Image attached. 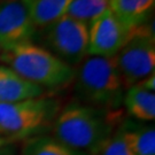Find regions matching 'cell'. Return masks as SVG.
<instances>
[{"label":"cell","instance_id":"obj_6","mask_svg":"<svg viewBox=\"0 0 155 155\" xmlns=\"http://www.w3.org/2000/svg\"><path fill=\"white\" fill-rule=\"evenodd\" d=\"M48 51L74 68L85 59L89 46V24L64 15L46 28Z\"/></svg>","mask_w":155,"mask_h":155},{"label":"cell","instance_id":"obj_8","mask_svg":"<svg viewBox=\"0 0 155 155\" xmlns=\"http://www.w3.org/2000/svg\"><path fill=\"white\" fill-rule=\"evenodd\" d=\"M25 0H0V48L31 43L36 35Z\"/></svg>","mask_w":155,"mask_h":155},{"label":"cell","instance_id":"obj_10","mask_svg":"<svg viewBox=\"0 0 155 155\" xmlns=\"http://www.w3.org/2000/svg\"><path fill=\"white\" fill-rule=\"evenodd\" d=\"M155 0H110L109 11L121 22L133 30L150 20Z\"/></svg>","mask_w":155,"mask_h":155},{"label":"cell","instance_id":"obj_7","mask_svg":"<svg viewBox=\"0 0 155 155\" xmlns=\"http://www.w3.org/2000/svg\"><path fill=\"white\" fill-rule=\"evenodd\" d=\"M132 30L127 28L109 8L89 23L87 54L114 58L127 43Z\"/></svg>","mask_w":155,"mask_h":155},{"label":"cell","instance_id":"obj_16","mask_svg":"<svg viewBox=\"0 0 155 155\" xmlns=\"http://www.w3.org/2000/svg\"><path fill=\"white\" fill-rule=\"evenodd\" d=\"M97 155H136L124 138L120 124Z\"/></svg>","mask_w":155,"mask_h":155},{"label":"cell","instance_id":"obj_15","mask_svg":"<svg viewBox=\"0 0 155 155\" xmlns=\"http://www.w3.org/2000/svg\"><path fill=\"white\" fill-rule=\"evenodd\" d=\"M109 1L110 0H74L67 15L89 24L109 8Z\"/></svg>","mask_w":155,"mask_h":155},{"label":"cell","instance_id":"obj_5","mask_svg":"<svg viewBox=\"0 0 155 155\" xmlns=\"http://www.w3.org/2000/svg\"><path fill=\"white\" fill-rule=\"evenodd\" d=\"M115 58L124 89L143 82L154 74V22L148 20L132 30V33Z\"/></svg>","mask_w":155,"mask_h":155},{"label":"cell","instance_id":"obj_19","mask_svg":"<svg viewBox=\"0 0 155 155\" xmlns=\"http://www.w3.org/2000/svg\"><path fill=\"white\" fill-rule=\"evenodd\" d=\"M0 53H1V48H0Z\"/></svg>","mask_w":155,"mask_h":155},{"label":"cell","instance_id":"obj_14","mask_svg":"<svg viewBox=\"0 0 155 155\" xmlns=\"http://www.w3.org/2000/svg\"><path fill=\"white\" fill-rule=\"evenodd\" d=\"M21 155H90L85 152L70 148L52 136H36L27 139Z\"/></svg>","mask_w":155,"mask_h":155},{"label":"cell","instance_id":"obj_17","mask_svg":"<svg viewBox=\"0 0 155 155\" xmlns=\"http://www.w3.org/2000/svg\"><path fill=\"white\" fill-rule=\"evenodd\" d=\"M0 155H18L16 147L13 144H8L0 148Z\"/></svg>","mask_w":155,"mask_h":155},{"label":"cell","instance_id":"obj_2","mask_svg":"<svg viewBox=\"0 0 155 155\" xmlns=\"http://www.w3.org/2000/svg\"><path fill=\"white\" fill-rule=\"evenodd\" d=\"M79 64L74 77V89L79 104L106 110H120L125 89L115 58L92 56Z\"/></svg>","mask_w":155,"mask_h":155},{"label":"cell","instance_id":"obj_11","mask_svg":"<svg viewBox=\"0 0 155 155\" xmlns=\"http://www.w3.org/2000/svg\"><path fill=\"white\" fill-rule=\"evenodd\" d=\"M123 104L127 114L138 122H150L155 118V94L136 84L124 93Z\"/></svg>","mask_w":155,"mask_h":155},{"label":"cell","instance_id":"obj_12","mask_svg":"<svg viewBox=\"0 0 155 155\" xmlns=\"http://www.w3.org/2000/svg\"><path fill=\"white\" fill-rule=\"evenodd\" d=\"M120 127L134 154L155 155V127L153 124L122 121Z\"/></svg>","mask_w":155,"mask_h":155},{"label":"cell","instance_id":"obj_18","mask_svg":"<svg viewBox=\"0 0 155 155\" xmlns=\"http://www.w3.org/2000/svg\"><path fill=\"white\" fill-rule=\"evenodd\" d=\"M8 144H12V143H9L8 139H6L2 134H0V148H2L4 146H6V145Z\"/></svg>","mask_w":155,"mask_h":155},{"label":"cell","instance_id":"obj_4","mask_svg":"<svg viewBox=\"0 0 155 155\" xmlns=\"http://www.w3.org/2000/svg\"><path fill=\"white\" fill-rule=\"evenodd\" d=\"M59 111V101L52 98L0 102V134L9 143L40 136L52 127Z\"/></svg>","mask_w":155,"mask_h":155},{"label":"cell","instance_id":"obj_3","mask_svg":"<svg viewBox=\"0 0 155 155\" xmlns=\"http://www.w3.org/2000/svg\"><path fill=\"white\" fill-rule=\"evenodd\" d=\"M0 60L22 78L43 89L63 87L74 81L76 72L48 50L32 43L2 51Z\"/></svg>","mask_w":155,"mask_h":155},{"label":"cell","instance_id":"obj_1","mask_svg":"<svg viewBox=\"0 0 155 155\" xmlns=\"http://www.w3.org/2000/svg\"><path fill=\"white\" fill-rule=\"evenodd\" d=\"M121 115L120 110L74 102L56 115L52 124V137L70 148L97 155L122 122Z\"/></svg>","mask_w":155,"mask_h":155},{"label":"cell","instance_id":"obj_13","mask_svg":"<svg viewBox=\"0 0 155 155\" xmlns=\"http://www.w3.org/2000/svg\"><path fill=\"white\" fill-rule=\"evenodd\" d=\"M72 1L74 0H25L36 28H47L67 15Z\"/></svg>","mask_w":155,"mask_h":155},{"label":"cell","instance_id":"obj_9","mask_svg":"<svg viewBox=\"0 0 155 155\" xmlns=\"http://www.w3.org/2000/svg\"><path fill=\"white\" fill-rule=\"evenodd\" d=\"M44 89L12 70L7 66H0V102H15L35 99L44 94Z\"/></svg>","mask_w":155,"mask_h":155}]
</instances>
